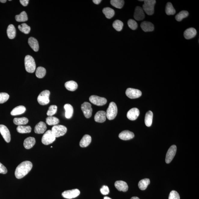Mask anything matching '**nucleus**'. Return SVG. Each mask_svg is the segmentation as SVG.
Masks as SVG:
<instances>
[{
    "label": "nucleus",
    "mask_w": 199,
    "mask_h": 199,
    "mask_svg": "<svg viewBox=\"0 0 199 199\" xmlns=\"http://www.w3.org/2000/svg\"><path fill=\"white\" fill-rule=\"evenodd\" d=\"M117 112L118 109L116 104L115 102H111L106 112L107 118L110 120H113L116 117Z\"/></svg>",
    "instance_id": "4"
},
{
    "label": "nucleus",
    "mask_w": 199,
    "mask_h": 199,
    "mask_svg": "<svg viewBox=\"0 0 199 199\" xmlns=\"http://www.w3.org/2000/svg\"><path fill=\"white\" fill-rule=\"evenodd\" d=\"M6 0H0V2L3 3L6 2Z\"/></svg>",
    "instance_id": "51"
},
{
    "label": "nucleus",
    "mask_w": 199,
    "mask_h": 199,
    "mask_svg": "<svg viewBox=\"0 0 199 199\" xmlns=\"http://www.w3.org/2000/svg\"><path fill=\"white\" fill-rule=\"evenodd\" d=\"M134 19L136 20H143L145 17V14L142 8L140 6H137L135 8L134 14Z\"/></svg>",
    "instance_id": "14"
},
{
    "label": "nucleus",
    "mask_w": 199,
    "mask_h": 199,
    "mask_svg": "<svg viewBox=\"0 0 199 199\" xmlns=\"http://www.w3.org/2000/svg\"><path fill=\"white\" fill-rule=\"evenodd\" d=\"M17 131L19 133H29L32 131V128L30 126L19 125L16 128Z\"/></svg>",
    "instance_id": "33"
},
{
    "label": "nucleus",
    "mask_w": 199,
    "mask_h": 199,
    "mask_svg": "<svg viewBox=\"0 0 199 199\" xmlns=\"http://www.w3.org/2000/svg\"><path fill=\"white\" fill-rule=\"evenodd\" d=\"M101 193L104 195H107L109 193V189L107 186L104 185L100 189Z\"/></svg>",
    "instance_id": "46"
},
{
    "label": "nucleus",
    "mask_w": 199,
    "mask_h": 199,
    "mask_svg": "<svg viewBox=\"0 0 199 199\" xmlns=\"http://www.w3.org/2000/svg\"><path fill=\"white\" fill-rule=\"evenodd\" d=\"M197 31L194 28H189L186 30L184 33V37L187 40L194 37L197 35Z\"/></svg>",
    "instance_id": "20"
},
{
    "label": "nucleus",
    "mask_w": 199,
    "mask_h": 199,
    "mask_svg": "<svg viewBox=\"0 0 199 199\" xmlns=\"http://www.w3.org/2000/svg\"><path fill=\"white\" fill-rule=\"evenodd\" d=\"M50 92L48 90H45L40 93L37 98V101L41 105H45L49 103Z\"/></svg>",
    "instance_id": "5"
},
{
    "label": "nucleus",
    "mask_w": 199,
    "mask_h": 199,
    "mask_svg": "<svg viewBox=\"0 0 199 199\" xmlns=\"http://www.w3.org/2000/svg\"><path fill=\"white\" fill-rule=\"evenodd\" d=\"M24 64L26 71L28 72L33 73L36 69L35 60L30 55H27L24 59Z\"/></svg>",
    "instance_id": "2"
},
{
    "label": "nucleus",
    "mask_w": 199,
    "mask_h": 199,
    "mask_svg": "<svg viewBox=\"0 0 199 199\" xmlns=\"http://www.w3.org/2000/svg\"><path fill=\"white\" fill-rule=\"evenodd\" d=\"M150 183V181L149 179H145L139 181L138 183V187L140 190H146L148 185Z\"/></svg>",
    "instance_id": "32"
},
{
    "label": "nucleus",
    "mask_w": 199,
    "mask_h": 199,
    "mask_svg": "<svg viewBox=\"0 0 199 199\" xmlns=\"http://www.w3.org/2000/svg\"><path fill=\"white\" fill-rule=\"evenodd\" d=\"M139 115V111L136 108H133L129 111L127 113V117L130 120H136Z\"/></svg>",
    "instance_id": "15"
},
{
    "label": "nucleus",
    "mask_w": 199,
    "mask_h": 199,
    "mask_svg": "<svg viewBox=\"0 0 199 199\" xmlns=\"http://www.w3.org/2000/svg\"><path fill=\"white\" fill-rule=\"evenodd\" d=\"M102 11L106 17L108 19L112 18L115 15V11L110 8H104Z\"/></svg>",
    "instance_id": "29"
},
{
    "label": "nucleus",
    "mask_w": 199,
    "mask_h": 199,
    "mask_svg": "<svg viewBox=\"0 0 199 199\" xmlns=\"http://www.w3.org/2000/svg\"><path fill=\"white\" fill-rule=\"evenodd\" d=\"M0 133L6 142L9 143L11 141L10 133L7 127L4 125H0Z\"/></svg>",
    "instance_id": "13"
},
{
    "label": "nucleus",
    "mask_w": 199,
    "mask_h": 199,
    "mask_svg": "<svg viewBox=\"0 0 199 199\" xmlns=\"http://www.w3.org/2000/svg\"><path fill=\"white\" fill-rule=\"evenodd\" d=\"M141 27L142 30L145 32H152L154 30L153 24L149 22H143L141 24Z\"/></svg>",
    "instance_id": "21"
},
{
    "label": "nucleus",
    "mask_w": 199,
    "mask_h": 199,
    "mask_svg": "<svg viewBox=\"0 0 199 199\" xmlns=\"http://www.w3.org/2000/svg\"><path fill=\"white\" fill-rule=\"evenodd\" d=\"M67 129L63 125H57L52 127L51 131L55 137L63 136L66 133Z\"/></svg>",
    "instance_id": "6"
},
{
    "label": "nucleus",
    "mask_w": 199,
    "mask_h": 199,
    "mask_svg": "<svg viewBox=\"0 0 199 199\" xmlns=\"http://www.w3.org/2000/svg\"><path fill=\"white\" fill-rule=\"evenodd\" d=\"M28 43L31 48L35 52L38 51L39 48L38 41L34 37H30L28 40Z\"/></svg>",
    "instance_id": "24"
},
{
    "label": "nucleus",
    "mask_w": 199,
    "mask_h": 199,
    "mask_svg": "<svg viewBox=\"0 0 199 199\" xmlns=\"http://www.w3.org/2000/svg\"><path fill=\"white\" fill-rule=\"evenodd\" d=\"M106 113L104 111H99L94 116V120L97 123H103L105 122L106 119Z\"/></svg>",
    "instance_id": "16"
},
{
    "label": "nucleus",
    "mask_w": 199,
    "mask_h": 199,
    "mask_svg": "<svg viewBox=\"0 0 199 199\" xmlns=\"http://www.w3.org/2000/svg\"><path fill=\"white\" fill-rule=\"evenodd\" d=\"M129 27L132 30H135L137 28L138 24L136 21L133 19L129 20L128 22Z\"/></svg>",
    "instance_id": "44"
},
{
    "label": "nucleus",
    "mask_w": 199,
    "mask_h": 199,
    "mask_svg": "<svg viewBox=\"0 0 199 199\" xmlns=\"http://www.w3.org/2000/svg\"><path fill=\"white\" fill-rule=\"evenodd\" d=\"M176 151L177 147L175 145H173L169 148L166 155V162L167 164H169L173 160L175 156Z\"/></svg>",
    "instance_id": "12"
},
{
    "label": "nucleus",
    "mask_w": 199,
    "mask_h": 199,
    "mask_svg": "<svg viewBox=\"0 0 199 199\" xmlns=\"http://www.w3.org/2000/svg\"><path fill=\"white\" fill-rule=\"evenodd\" d=\"M125 93L127 97L131 99L138 98L142 94L141 91L139 90L130 88L127 89Z\"/></svg>",
    "instance_id": "11"
},
{
    "label": "nucleus",
    "mask_w": 199,
    "mask_h": 199,
    "mask_svg": "<svg viewBox=\"0 0 199 199\" xmlns=\"http://www.w3.org/2000/svg\"><path fill=\"white\" fill-rule=\"evenodd\" d=\"M32 167V163L26 161L21 163L16 167L15 175L16 178L21 179L26 175L30 172Z\"/></svg>",
    "instance_id": "1"
},
{
    "label": "nucleus",
    "mask_w": 199,
    "mask_h": 199,
    "mask_svg": "<svg viewBox=\"0 0 199 199\" xmlns=\"http://www.w3.org/2000/svg\"><path fill=\"white\" fill-rule=\"evenodd\" d=\"M46 73V71L45 68L42 67L40 66L37 68L36 71L35 75L37 77L41 79L44 77Z\"/></svg>",
    "instance_id": "36"
},
{
    "label": "nucleus",
    "mask_w": 199,
    "mask_h": 199,
    "mask_svg": "<svg viewBox=\"0 0 199 199\" xmlns=\"http://www.w3.org/2000/svg\"><path fill=\"white\" fill-rule=\"evenodd\" d=\"M130 199H140L139 198H138V197H132Z\"/></svg>",
    "instance_id": "50"
},
{
    "label": "nucleus",
    "mask_w": 199,
    "mask_h": 199,
    "mask_svg": "<svg viewBox=\"0 0 199 199\" xmlns=\"http://www.w3.org/2000/svg\"><path fill=\"white\" fill-rule=\"evenodd\" d=\"M47 128L46 124L43 122L41 121L35 125V132L37 134H42L46 131Z\"/></svg>",
    "instance_id": "19"
},
{
    "label": "nucleus",
    "mask_w": 199,
    "mask_h": 199,
    "mask_svg": "<svg viewBox=\"0 0 199 199\" xmlns=\"http://www.w3.org/2000/svg\"><path fill=\"white\" fill-rule=\"evenodd\" d=\"M110 3L114 7L120 9L123 7L124 1L123 0H112L110 1Z\"/></svg>",
    "instance_id": "38"
},
{
    "label": "nucleus",
    "mask_w": 199,
    "mask_h": 199,
    "mask_svg": "<svg viewBox=\"0 0 199 199\" xmlns=\"http://www.w3.org/2000/svg\"><path fill=\"white\" fill-rule=\"evenodd\" d=\"M80 194V191L78 189L65 191L62 194V196L63 198L67 199H72L76 198L79 196Z\"/></svg>",
    "instance_id": "10"
},
{
    "label": "nucleus",
    "mask_w": 199,
    "mask_h": 199,
    "mask_svg": "<svg viewBox=\"0 0 199 199\" xmlns=\"http://www.w3.org/2000/svg\"><path fill=\"white\" fill-rule=\"evenodd\" d=\"M134 134L129 130H125L122 131L119 135V137L122 140H128L134 138Z\"/></svg>",
    "instance_id": "17"
},
{
    "label": "nucleus",
    "mask_w": 199,
    "mask_h": 199,
    "mask_svg": "<svg viewBox=\"0 0 199 199\" xmlns=\"http://www.w3.org/2000/svg\"><path fill=\"white\" fill-rule=\"evenodd\" d=\"M7 33L9 38L13 39L15 38L16 35V30L14 25L10 24L8 26Z\"/></svg>",
    "instance_id": "28"
},
{
    "label": "nucleus",
    "mask_w": 199,
    "mask_h": 199,
    "mask_svg": "<svg viewBox=\"0 0 199 199\" xmlns=\"http://www.w3.org/2000/svg\"><path fill=\"white\" fill-rule=\"evenodd\" d=\"M92 141V138L89 135H84L80 142V146L81 147L85 148L89 146Z\"/></svg>",
    "instance_id": "22"
},
{
    "label": "nucleus",
    "mask_w": 199,
    "mask_h": 199,
    "mask_svg": "<svg viewBox=\"0 0 199 199\" xmlns=\"http://www.w3.org/2000/svg\"><path fill=\"white\" fill-rule=\"evenodd\" d=\"M8 172V170L6 167L0 163V173L5 174Z\"/></svg>",
    "instance_id": "47"
},
{
    "label": "nucleus",
    "mask_w": 199,
    "mask_h": 199,
    "mask_svg": "<svg viewBox=\"0 0 199 199\" xmlns=\"http://www.w3.org/2000/svg\"><path fill=\"white\" fill-rule=\"evenodd\" d=\"M56 139L51 130H48L43 135L42 138V142L45 145H48L53 143Z\"/></svg>",
    "instance_id": "7"
},
{
    "label": "nucleus",
    "mask_w": 199,
    "mask_h": 199,
    "mask_svg": "<svg viewBox=\"0 0 199 199\" xmlns=\"http://www.w3.org/2000/svg\"><path fill=\"white\" fill-rule=\"evenodd\" d=\"M46 123L49 125H55L60 123V120L56 117L48 116L46 119Z\"/></svg>",
    "instance_id": "34"
},
{
    "label": "nucleus",
    "mask_w": 199,
    "mask_h": 199,
    "mask_svg": "<svg viewBox=\"0 0 199 199\" xmlns=\"http://www.w3.org/2000/svg\"><path fill=\"white\" fill-rule=\"evenodd\" d=\"M57 110V107L56 105H51L49 107L48 110L47 112V115L48 116H53L56 113Z\"/></svg>",
    "instance_id": "42"
},
{
    "label": "nucleus",
    "mask_w": 199,
    "mask_h": 199,
    "mask_svg": "<svg viewBox=\"0 0 199 199\" xmlns=\"http://www.w3.org/2000/svg\"><path fill=\"white\" fill-rule=\"evenodd\" d=\"M18 29L21 32L25 34H28L30 32V27L26 23H22L18 26Z\"/></svg>",
    "instance_id": "41"
},
{
    "label": "nucleus",
    "mask_w": 199,
    "mask_h": 199,
    "mask_svg": "<svg viewBox=\"0 0 199 199\" xmlns=\"http://www.w3.org/2000/svg\"><path fill=\"white\" fill-rule=\"evenodd\" d=\"M124 26L123 22L120 20H116L113 22L112 26L118 32H120L123 29Z\"/></svg>",
    "instance_id": "40"
},
{
    "label": "nucleus",
    "mask_w": 199,
    "mask_h": 199,
    "mask_svg": "<svg viewBox=\"0 0 199 199\" xmlns=\"http://www.w3.org/2000/svg\"><path fill=\"white\" fill-rule=\"evenodd\" d=\"M165 12L168 15H174L176 14V10L172 3L168 2L166 5Z\"/></svg>",
    "instance_id": "35"
},
{
    "label": "nucleus",
    "mask_w": 199,
    "mask_h": 199,
    "mask_svg": "<svg viewBox=\"0 0 199 199\" xmlns=\"http://www.w3.org/2000/svg\"><path fill=\"white\" fill-rule=\"evenodd\" d=\"M9 98V96L7 93H0V104H2L7 102Z\"/></svg>",
    "instance_id": "43"
},
{
    "label": "nucleus",
    "mask_w": 199,
    "mask_h": 199,
    "mask_svg": "<svg viewBox=\"0 0 199 199\" xmlns=\"http://www.w3.org/2000/svg\"><path fill=\"white\" fill-rule=\"evenodd\" d=\"M89 100L93 104L97 106H102L105 105L107 102V99L104 97L92 95L89 98Z\"/></svg>",
    "instance_id": "9"
},
{
    "label": "nucleus",
    "mask_w": 199,
    "mask_h": 199,
    "mask_svg": "<svg viewBox=\"0 0 199 199\" xmlns=\"http://www.w3.org/2000/svg\"><path fill=\"white\" fill-rule=\"evenodd\" d=\"M93 2L96 5H99L100 4L102 1L101 0H93Z\"/></svg>",
    "instance_id": "49"
},
{
    "label": "nucleus",
    "mask_w": 199,
    "mask_h": 199,
    "mask_svg": "<svg viewBox=\"0 0 199 199\" xmlns=\"http://www.w3.org/2000/svg\"><path fill=\"white\" fill-rule=\"evenodd\" d=\"M26 110V107L24 106H20L16 107L13 109L11 112V115H22L25 112Z\"/></svg>",
    "instance_id": "27"
},
{
    "label": "nucleus",
    "mask_w": 199,
    "mask_h": 199,
    "mask_svg": "<svg viewBox=\"0 0 199 199\" xmlns=\"http://www.w3.org/2000/svg\"><path fill=\"white\" fill-rule=\"evenodd\" d=\"M188 14L189 13L187 11H182L176 15L175 18L178 22H180L182 19L188 17Z\"/></svg>",
    "instance_id": "39"
},
{
    "label": "nucleus",
    "mask_w": 199,
    "mask_h": 199,
    "mask_svg": "<svg viewBox=\"0 0 199 199\" xmlns=\"http://www.w3.org/2000/svg\"><path fill=\"white\" fill-rule=\"evenodd\" d=\"M65 110V117L67 119H70L72 117L73 113V107L69 104H65L64 106Z\"/></svg>",
    "instance_id": "25"
},
{
    "label": "nucleus",
    "mask_w": 199,
    "mask_h": 199,
    "mask_svg": "<svg viewBox=\"0 0 199 199\" xmlns=\"http://www.w3.org/2000/svg\"><path fill=\"white\" fill-rule=\"evenodd\" d=\"M169 199H180V195L176 191L173 190L170 194Z\"/></svg>",
    "instance_id": "45"
},
{
    "label": "nucleus",
    "mask_w": 199,
    "mask_h": 199,
    "mask_svg": "<svg viewBox=\"0 0 199 199\" xmlns=\"http://www.w3.org/2000/svg\"><path fill=\"white\" fill-rule=\"evenodd\" d=\"M142 9L143 11L148 15H152L154 14V6L156 3L155 0H145L144 1Z\"/></svg>",
    "instance_id": "3"
},
{
    "label": "nucleus",
    "mask_w": 199,
    "mask_h": 199,
    "mask_svg": "<svg viewBox=\"0 0 199 199\" xmlns=\"http://www.w3.org/2000/svg\"><path fill=\"white\" fill-rule=\"evenodd\" d=\"M21 4L24 6H27L29 4V0H20V1Z\"/></svg>",
    "instance_id": "48"
},
{
    "label": "nucleus",
    "mask_w": 199,
    "mask_h": 199,
    "mask_svg": "<svg viewBox=\"0 0 199 199\" xmlns=\"http://www.w3.org/2000/svg\"><path fill=\"white\" fill-rule=\"evenodd\" d=\"M65 87L70 91L76 90L78 87V84L76 81H67L65 84Z\"/></svg>",
    "instance_id": "26"
},
{
    "label": "nucleus",
    "mask_w": 199,
    "mask_h": 199,
    "mask_svg": "<svg viewBox=\"0 0 199 199\" xmlns=\"http://www.w3.org/2000/svg\"><path fill=\"white\" fill-rule=\"evenodd\" d=\"M115 186L119 191L126 192L128 191V186L126 182L123 181H117L115 182Z\"/></svg>",
    "instance_id": "18"
},
{
    "label": "nucleus",
    "mask_w": 199,
    "mask_h": 199,
    "mask_svg": "<svg viewBox=\"0 0 199 199\" xmlns=\"http://www.w3.org/2000/svg\"><path fill=\"white\" fill-rule=\"evenodd\" d=\"M51 148H53V146L51 147Z\"/></svg>",
    "instance_id": "53"
},
{
    "label": "nucleus",
    "mask_w": 199,
    "mask_h": 199,
    "mask_svg": "<svg viewBox=\"0 0 199 199\" xmlns=\"http://www.w3.org/2000/svg\"><path fill=\"white\" fill-rule=\"evenodd\" d=\"M15 19L18 22H25L28 20V17L26 13L23 11L19 15H16Z\"/></svg>",
    "instance_id": "37"
},
{
    "label": "nucleus",
    "mask_w": 199,
    "mask_h": 199,
    "mask_svg": "<svg viewBox=\"0 0 199 199\" xmlns=\"http://www.w3.org/2000/svg\"><path fill=\"white\" fill-rule=\"evenodd\" d=\"M35 143V138L29 137L26 139L24 142V146L26 149H29L33 147Z\"/></svg>",
    "instance_id": "23"
},
{
    "label": "nucleus",
    "mask_w": 199,
    "mask_h": 199,
    "mask_svg": "<svg viewBox=\"0 0 199 199\" xmlns=\"http://www.w3.org/2000/svg\"><path fill=\"white\" fill-rule=\"evenodd\" d=\"M14 123L17 125H22L26 124L28 123L29 120L25 117L21 118H15L14 119Z\"/></svg>",
    "instance_id": "31"
},
{
    "label": "nucleus",
    "mask_w": 199,
    "mask_h": 199,
    "mask_svg": "<svg viewBox=\"0 0 199 199\" xmlns=\"http://www.w3.org/2000/svg\"><path fill=\"white\" fill-rule=\"evenodd\" d=\"M153 117V112L149 111L146 112L145 117V122L146 126L149 127L152 124Z\"/></svg>",
    "instance_id": "30"
},
{
    "label": "nucleus",
    "mask_w": 199,
    "mask_h": 199,
    "mask_svg": "<svg viewBox=\"0 0 199 199\" xmlns=\"http://www.w3.org/2000/svg\"><path fill=\"white\" fill-rule=\"evenodd\" d=\"M91 104L87 102H85L81 104V110L86 118H90L92 115L93 110Z\"/></svg>",
    "instance_id": "8"
},
{
    "label": "nucleus",
    "mask_w": 199,
    "mask_h": 199,
    "mask_svg": "<svg viewBox=\"0 0 199 199\" xmlns=\"http://www.w3.org/2000/svg\"><path fill=\"white\" fill-rule=\"evenodd\" d=\"M104 199H112L110 198V197H104Z\"/></svg>",
    "instance_id": "52"
}]
</instances>
